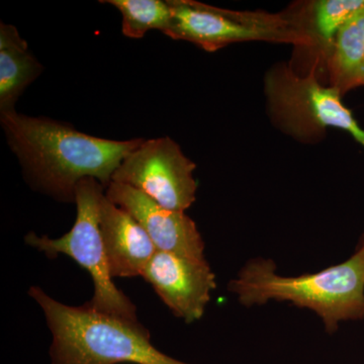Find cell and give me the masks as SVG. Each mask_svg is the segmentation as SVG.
<instances>
[{"label": "cell", "instance_id": "cell-1", "mask_svg": "<svg viewBox=\"0 0 364 364\" xmlns=\"http://www.w3.org/2000/svg\"><path fill=\"white\" fill-rule=\"evenodd\" d=\"M0 123L28 183L60 202L75 203L82 179H97L107 188L124 158L145 141L98 138L71 124L16 111L0 114Z\"/></svg>", "mask_w": 364, "mask_h": 364}, {"label": "cell", "instance_id": "cell-9", "mask_svg": "<svg viewBox=\"0 0 364 364\" xmlns=\"http://www.w3.org/2000/svg\"><path fill=\"white\" fill-rule=\"evenodd\" d=\"M105 196L143 227L157 251L205 259L202 235L186 213L162 207L138 189L117 182L109 183Z\"/></svg>", "mask_w": 364, "mask_h": 364}, {"label": "cell", "instance_id": "cell-12", "mask_svg": "<svg viewBox=\"0 0 364 364\" xmlns=\"http://www.w3.org/2000/svg\"><path fill=\"white\" fill-rule=\"evenodd\" d=\"M363 9L364 0H313L291 7L312 43L315 65L325 67L340 30Z\"/></svg>", "mask_w": 364, "mask_h": 364}, {"label": "cell", "instance_id": "cell-6", "mask_svg": "<svg viewBox=\"0 0 364 364\" xmlns=\"http://www.w3.org/2000/svg\"><path fill=\"white\" fill-rule=\"evenodd\" d=\"M172 21L165 35L188 41L207 52L244 42L294 45L311 50L310 38L291 9L272 14L231 11L195 0H168Z\"/></svg>", "mask_w": 364, "mask_h": 364}, {"label": "cell", "instance_id": "cell-14", "mask_svg": "<svg viewBox=\"0 0 364 364\" xmlns=\"http://www.w3.org/2000/svg\"><path fill=\"white\" fill-rule=\"evenodd\" d=\"M121 11L122 32L130 39H142L151 30L166 33L172 21L168 0H102Z\"/></svg>", "mask_w": 364, "mask_h": 364}, {"label": "cell", "instance_id": "cell-4", "mask_svg": "<svg viewBox=\"0 0 364 364\" xmlns=\"http://www.w3.org/2000/svg\"><path fill=\"white\" fill-rule=\"evenodd\" d=\"M317 65L299 75L287 63L265 74L264 95L273 124L301 142L321 140L329 128L347 132L364 149V130L342 102V95L318 82Z\"/></svg>", "mask_w": 364, "mask_h": 364}, {"label": "cell", "instance_id": "cell-2", "mask_svg": "<svg viewBox=\"0 0 364 364\" xmlns=\"http://www.w3.org/2000/svg\"><path fill=\"white\" fill-rule=\"evenodd\" d=\"M245 308L289 303L318 316L327 334L345 322L364 320V240L348 259L314 273L286 277L270 258L249 259L228 284Z\"/></svg>", "mask_w": 364, "mask_h": 364}, {"label": "cell", "instance_id": "cell-5", "mask_svg": "<svg viewBox=\"0 0 364 364\" xmlns=\"http://www.w3.org/2000/svg\"><path fill=\"white\" fill-rule=\"evenodd\" d=\"M105 189L97 179H82L75 189L77 213L70 231L57 239L28 232L25 242L49 258L64 254L90 273L95 289L92 299L86 304L95 312L136 323V306L112 282L105 256L100 227V203Z\"/></svg>", "mask_w": 364, "mask_h": 364}, {"label": "cell", "instance_id": "cell-11", "mask_svg": "<svg viewBox=\"0 0 364 364\" xmlns=\"http://www.w3.org/2000/svg\"><path fill=\"white\" fill-rule=\"evenodd\" d=\"M44 70L13 25L0 23V114L16 111L18 98Z\"/></svg>", "mask_w": 364, "mask_h": 364}, {"label": "cell", "instance_id": "cell-15", "mask_svg": "<svg viewBox=\"0 0 364 364\" xmlns=\"http://www.w3.org/2000/svg\"><path fill=\"white\" fill-rule=\"evenodd\" d=\"M361 238H363V240H364V234L363 235V237H361Z\"/></svg>", "mask_w": 364, "mask_h": 364}, {"label": "cell", "instance_id": "cell-10", "mask_svg": "<svg viewBox=\"0 0 364 364\" xmlns=\"http://www.w3.org/2000/svg\"><path fill=\"white\" fill-rule=\"evenodd\" d=\"M100 227L112 279L141 277L157 249L143 227L105 195Z\"/></svg>", "mask_w": 364, "mask_h": 364}, {"label": "cell", "instance_id": "cell-3", "mask_svg": "<svg viewBox=\"0 0 364 364\" xmlns=\"http://www.w3.org/2000/svg\"><path fill=\"white\" fill-rule=\"evenodd\" d=\"M28 296L51 332L52 364H188L155 348L140 322L95 312L87 304L65 305L40 287H31Z\"/></svg>", "mask_w": 364, "mask_h": 364}, {"label": "cell", "instance_id": "cell-13", "mask_svg": "<svg viewBox=\"0 0 364 364\" xmlns=\"http://www.w3.org/2000/svg\"><path fill=\"white\" fill-rule=\"evenodd\" d=\"M325 68L329 85L342 97L364 86V9L340 30Z\"/></svg>", "mask_w": 364, "mask_h": 364}, {"label": "cell", "instance_id": "cell-7", "mask_svg": "<svg viewBox=\"0 0 364 364\" xmlns=\"http://www.w3.org/2000/svg\"><path fill=\"white\" fill-rule=\"evenodd\" d=\"M196 163L169 136L144 141L124 158L112 181L126 184L162 207L186 212L196 202Z\"/></svg>", "mask_w": 364, "mask_h": 364}, {"label": "cell", "instance_id": "cell-8", "mask_svg": "<svg viewBox=\"0 0 364 364\" xmlns=\"http://www.w3.org/2000/svg\"><path fill=\"white\" fill-rule=\"evenodd\" d=\"M176 317L186 324L205 315L212 291L217 289L215 274L207 259H193L156 251L142 275Z\"/></svg>", "mask_w": 364, "mask_h": 364}]
</instances>
